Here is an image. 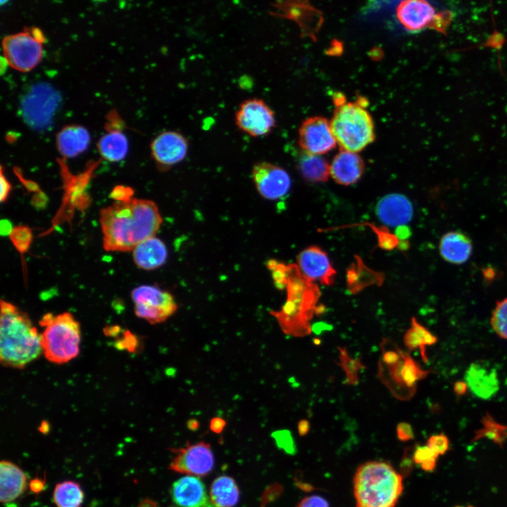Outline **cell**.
<instances>
[{
	"instance_id": "obj_1",
	"label": "cell",
	"mask_w": 507,
	"mask_h": 507,
	"mask_svg": "<svg viewBox=\"0 0 507 507\" xmlns=\"http://www.w3.org/2000/svg\"><path fill=\"white\" fill-rule=\"evenodd\" d=\"M100 223L106 251H130L154 237L162 218L154 201L132 198L102 208Z\"/></svg>"
},
{
	"instance_id": "obj_2",
	"label": "cell",
	"mask_w": 507,
	"mask_h": 507,
	"mask_svg": "<svg viewBox=\"0 0 507 507\" xmlns=\"http://www.w3.org/2000/svg\"><path fill=\"white\" fill-rule=\"evenodd\" d=\"M0 318L1 363L23 369L42 353L41 334L25 312L3 299Z\"/></svg>"
},
{
	"instance_id": "obj_3",
	"label": "cell",
	"mask_w": 507,
	"mask_h": 507,
	"mask_svg": "<svg viewBox=\"0 0 507 507\" xmlns=\"http://www.w3.org/2000/svg\"><path fill=\"white\" fill-rule=\"evenodd\" d=\"M287 298L280 311H271L283 332L303 337L311 332L317 301L320 296L318 287L306 278L297 265H286Z\"/></svg>"
},
{
	"instance_id": "obj_4",
	"label": "cell",
	"mask_w": 507,
	"mask_h": 507,
	"mask_svg": "<svg viewBox=\"0 0 507 507\" xmlns=\"http://www.w3.org/2000/svg\"><path fill=\"white\" fill-rule=\"evenodd\" d=\"M353 487L356 507H395L403 491L401 475L383 461L361 464Z\"/></svg>"
},
{
	"instance_id": "obj_5",
	"label": "cell",
	"mask_w": 507,
	"mask_h": 507,
	"mask_svg": "<svg viewBox=\"0 0 507 507\" xmlns=\"http://www.w3.org/2000/svg\"><path fill=\"white\" fill-rule=\"evenodd\" d=\"M330 123L342 150L356 153L375 139L372 117L361 103L337 101V108Z\"/></svg>"
},
{
	"instance_id": "obj_6",
	"label": "cell",
	"mask_w": 507,
	"mask_h": 507,
	"mask_svg": "<svg viewBox=\"0 0 507 507\" xmlns=\"http://www.w3.org/2000/svg\"><path fill=\"white\" fill-rule=\"evenodd\" d=\"M39 325L44 327L41 334L42 353L49 361L63 364L77 356L80 327L70 313L56 315L47 313L40 320Z\"/></svg>"
},
{
	"instance_id": "obj_7",
	"label": "cell",
	"mask_w": 507,
	"mask_h": 507,
	"mask_svg": "<svg viewBox=\"0 0 507 507\" xmlns=\"http://www.w3.org/2000/svg\"><path fill=\"white\" fill-rule=\"evenodd\" d=\"M45 37L39 28L28 27L6 36L2 41L4 56L9 66L21 72L33 69L41 61Z\"/></svg>"
},
{
	"instance_id": "obj_8",
	"label": "cell",
	"mask_w": 507,
	"mask_h": 507,
	"mask_svg": "<svg viewBox=\"0 0 507 507\" xmlns=\"http://www.w3.org/2000/svg\"><path fill=\"white\" fill-rule=\"evenodd\" d=\"M137 317L151 324L165 321L177 309L171 294L153 285H141L131 292Z\"/></svg>"
},
{
	"instance_id": "obj_9",
	"label": "cell",
	"mask_w": 507,
	"mask_h": 507,
	"mask_svg": "<svg viewBox=\"0 0 507 507\" xmlns=\"http://www.w3.org/2000/svg\"><path fill=\"white\" fill-rule=\"evenodd\" d=\"M58 103L56 92L47 84L34 86L24 97L22 114L26 122L35 128H44L51 119Z\"/></svg>"
},
{
	"instance_id": "obj_10",
	"label": "cell",
	"mask_w": 507,
	"mask_h": 507,
	"mask_svg": "<svg viewBox=\"0 0 507 507\" xmlns=\"http://www.w3.org/2000/svg\"><path fill=\"white\" fill-rule=\"evenodd\" d=\"M171 450L175 456L168 468L173 472L204 477L213 468L214 455L208 443L187 444L185 447Z\"/></svg>"
},
{
	"instance_id": "obj_11",
	"label": "cell",
	"mask_w": 507,
	"mask_h": 507,
	"mask_svg": "<svg viewBox=\"0 0 507 507\" xmlns=\"http://www.w3.org/2000/svg\"><path fill=\"white\" fill-rule=\"evenodd\" d=\"M235 123L249 135L262 137L272 131L276 121L273 111L263 100L252 98L240 104L235 113Z\"/></svg>"
},
{
	"instance_id": "obj_12",
	"label": "cell",
	"mask_w": 507,
	"mask_h": 507,
	"mask_svg": "<svg viewBox=\"0 0 507 507\" xmlns=\"http://www.w3.org/2000/svg\"><path fill=\"white\" fill-rule=\"evenodd\" d=\"M299 144L304 152L320 156L333 149L337 141L330 122L323 117L314 116L305 120L300 126Z\"/></svg>"
},
{
	"instance_id": "obj_13",
	"label": "cell",
	"mask_w": 507,
	"mask_h": 507,
	"mask_svg": "<svg viewBox=\"0 0 507 507\" xmlns=\"http://www.w3.org/2000/svg\"><path fill=\"white\" fill-rule=\"evenodd\" d=\"M252 175L259 194L270 200L284 197L291 187V179L288 173L280 166L260 162L254 165Z\"/></svg>"
},
{
	"instance_id": "obj_14",
	"label": "cell",
	"mask_w": 507,
	"mask_h": 507,
	"mask_svg": "<svg viewBox=\"0 0 507 507\" xmlns=\"http://www.w3.org/2000/svg\"><path fill=\"white\" fill-rule=\"evenodd\" d=\"M297 267L313 282L319 281L323 284L331 285L334 281L336 271L327 254L318 246H311L301 251Z\"/></svg>"
},
{
	"instance_id": "obj_15",
	"label": "cell",
	"mask_w": 507,
	"mask_h": 507,
	"mask_svg": "<svg viewBox=\"0 0 507 507\" xmlns=\"http://www.w3.org/2000/svg\"><path fill=\"white\" fill-rule=\"evenodd\" d=\"M170 494L172 507H210L206 486L196 476L186 475L175 481Z\"/></svg>"
},
{
	"instance_id": "obj_16",
	"label": "cell",
	"mask_w": 507,
	"mask_h": 507,
	"mask_svg": "<svg viewBox=\"0 0 507 507\" xmlns=\"http://www.w3.org/2000/svg\"><path fill=\"white\" fill-rule=\"evenodd\" d=\"M123 122L115 111L108 115L106 133L99 140L97 148L101 157L111 162L123 160L128 151V142L122 131Z\"/></svg>"
},
{
	"instance_id": "obj_17",
	"label": "cell",
	"mask_w": 507,
	"mask_h": 507,
	"mask_svg": "<svg viewBox=\"0 0 507 507\" xmlns=\"http://www.w3.org/2000/svg\"><path fill=\"white\" fill-rule=\"evenodd\" d=\"M151 150L155 161L163 165H173L182 161L187 156L188 142L176 131H165L157 135L151 142Z\"/></svg>"
},
{
	"instance_id": "obj_18",
	"label": "cell",
	"mask_w": 507,
	"mask_h": 507,
	"mask_svg": "<svg viewBox=\"0 0 507 507\" xmlns=\"http://www.w3.org/2000/svg\"><path fill=\"white\" fill-rule=\"evenodd\" d=\"M437 15L434 6L423 0L403 1L396 8L397 19L411 32L432 27Z\"/></svg>"
},
{
	"instance_id": "obj_19",
	"label": "cell",
	"mask_w": 507,
	"mask_h": 507,
	"mask_svg": "<svg viewBox=\"0 0 507 507\" xmlns=\"http://www.w3.org/2000/svg\"><path fill=\"white\" fill-rule=\"evenodd\" d=\"M378 219L389 226H403L411 220L413 208L411 201L401 194H389L379 200L375 207Z\"/></svg>"
},
{
	"instance_id": "obj_20",
	"label": "cell",
	"mask_w": 507,
	"mask_h": 507,
	"mask_svg": "<svg viewBox=\"0 0 507 507\" xmlns=\"http://www.w3.org/2000/svg\"><path fill=\"white\" fill-rule=\"evenodd\" d=\"M468 388L473 394L482 399H489L499 389L496 371L484 363H472L465 374Z\"/></svg>"
},
{
	"instance_id": "obj_21",
	"label": "cell",
	"mask_w": 507,
	"mask_h": 507,
	"mask_svg": "<svg viewBox=\"0 0 507 507\" xmlns=\"http://www.w3.org/2000/svg\"><path fill=\"white\" fill-rule=\"evenodd\" d=\"M330 170V176L337 183L350 185L361 179L365 165L356 153L342 150L334 157Z\"/></svg>"
},
{
	"instance_id": "obj_22",
	"label": "cell",
	"mask_w": 507,
	"mask_h": 507,
	"mask_svg": "<svg viewBox=\"0 0 507 507\" xmlns=\"http://www.w3.org/2000/svg\"><path fill=\"white\" fill-rule=\"evenodd\" d=\"M1 503L8 504L18 499L26 490L27 477L16 464L8 461L0 463Z\"/></svg>"
},
{
	"instance_id": "obj_23",
	"label": "cell",
	"mask_w": 507,
	"mask_h": 507,
	"mask_svg": "<svg viewBox=\"0 0 507 507\" xmlns=\"http://www.w3.org/2000/svg\"><path fill=\"white\" fill-rule=\"evenodd\" d=\"M89 142L90 134L81 125H66L56 135L57 149L65 158H74L83 153L88 148Z\"/></svg>"
},
{
	"instance_id": "obj_24",
	"label": "cell",
	"mask_w": 507,
	"mask_h": 507,
	"mask_svg": "<svg viewBox=\"0 0 507 507\" xmlns=\"http://www.w3.org/2000/svg\"><path fill=\"white\" fill-rule=\"evenodd\" d=\"M132 256L134 263L139 268L151 270L165 263L168 251L163 241L153 237L136 246L132 250Z\"/></svg>"
},
{
	"instance_id": "obj_25",
	"label": "cell",
	"mask_w": 507,
	"mask_h": 507,
	"mask_svg": "<svg viewBox=\"0 0 507 507\" xmlns=\"http://www.w3.org/2000/svg\"><path fill=\"white\" fill-rule=\"evenodd\" d=\"M472 250V244L470 238L458 231L446 233L439 242L440 255L445 261L453 264L466 262Z\"/></svg>"
},
{
	"instance_id": "obj_26",
	"label": "cell",
	"mask_w": 507,
	"mask_h": 507,
	"mask_svg": "<svg viewBox=\"0 0 507 507\" xmlns=\"http://www.w3.org/2000/svg\"><path fill=\"white\" fill-rule=\"evenodd\" d=\"M239 499V490L235 480L227 475L216 477L209 492L210 507H234Z\"/></svg>"
},
{
	"instance_id": "obj_27",
	"label": "cell",
	"mask_w": 507,
	"mask_h": 507,
	"mask_svg": "<svg viewBox=\"0 0 507 507\" xmlns=\"http://www.w3.org/2000/svg\"><path fill=\"white\" fill-rule=\"evenodd\" d=\"M330 164L320 155L304 152L299 160V169L306 180L323 182L330 176Z\"/></svg>"
},
{
	"instance_id": "obj_28",
	"label": "cell",
	"mask_w": 507,
	"mask_h": 507,
	"mask_svg": "<svg viewBox=\"0 0 507 507\" xmlns=\"http://www.w3.org/2000/svg\"><path fill=\"white\" fill-rule=\"evenodd\" d=\"M411 324V327L405 333L404 344L409 351L419 349L422 359L426 363L427 361L425 353L426 346L435 344L437 339L415 318H412Z\"/></svg>"
},
{
	"instance_id": "obj_29",
	"label": "cell",
	"mask_w": 507,
	"mask_h": 507,
	"mask_svg": "<svg viewBox=\"0 0 507 507\" xmlns=\"http://www.w3.org/2000/svg\"><path fill=\"white\" fill-rule=\"evenodd\" d=\"M84 494L79 483L65 480L56 484L53 501L56 507H81Z\"/></svg>"
},
{
	"instance_id": "obj_30",
	"label": "cell",
	"mask_w": 507,
	"mask_h": 507,
	"mask_svg": "<svg viewBox=\"0 0 507 507\" xmlns=\"http://www.w3.org/2000/svg\"><path fill=\"white\" fill-rule=\"evenodd\" d=\"M481 423L482 427L475 432L472 442L486 438L503 448L507 441V425L496 422L488 413L482 417Z\"/></svg>"
},
{
	"instance_id": "obj_31",
	"label": "cell",
	"mask_w": 507,
	"mask_h": 507,
	"mask_svg": "<svg viewBox=\"0 0 507 507\" xmlns=\"http://www.w3.org/2000/svg\"><path fill=\"white\" fill-rule=\"evenodd\" d=\"M428 374V370H423L408 353H405L401 376L403 384L411 396L415 392L416 383Z\"/></svg>"
},
{
	"instance_id": "obj_32",
	"label": "cell",
	"mask_w": 507,
	"mask_h": 507,
	"mask_svg": "<svg viewBox=\"0 0 507 507\" xmlns=\"http://www.w3.org/2000/svg\"><path fill=\"white\" fill-rule=\"evenodd\" d=\"M341 365L346 373V382L349 384H356L358 382V373L365 368L360 358L355 359L349 356L346 349L339 348Z\"/></svg>"
},
{
	"instance_id": "obj_33",
	"label": "cell",
	"mask_w": 507,
	"mask_h": 507,
	"mask_svg": "<svg viewBox=\"0 0 507 507\" xmlns=\"http://www.w3.org/2000/svg\"><path fill=\"white\" fill-rule=\"evenodd\" d=\"M490 323L494 332L507 339V298L496 303Z\"/></svg>"
},
{
	"instance_id": "obj_34",
	"label": "cell",
	"mask_w": 507,
	"mask_h": 507,
	"mask_svg": "<svg viewBox=\"0 0 507 507\" xmlns=\"http://www.w3.org/2000/svg\"><path fill=\"white\" fill-rule=\"evenodd\" d=\"M9 237L17 251L25 254L30 249L33 234L32 230L27 226L18 225L12 229Z\"/></svg>"
},
{
	"instance_id": "obj_35",
	"label": "cell",
	"mask_w": 507,
	"mask_h": 507,
	"mask_svg": "<svg viewBox=\"0 0 507 507\" xmlns=\"http://www.w3.org/2000/svg\"><path fill=\"white\" fill-rule=\"evenodd\" d=\"M438 455L427 445L418 446L413 454V462L426 472H432L437 465Z\"/></svg>"
},
{
	"instance_id": "obj_36",
	"label": "cell",
	"mask_w": 507,
	"mask_h": 507,
	"mask_svg": "<svg viewBox=\"0 0 507 507\" xmlns=\"http://www.w3.org/2000/svg\"><path fill=\"white\" fill-rule=\"evenodd\" d=\"M426 445L438 456H442L449 450L450 441L445 434L440 433L431 435Z\"/></svg>"
},
{
	"instance_id": "obj_37",
	"label": "cell",
	"mask_w": 507,
	"mask_h": 507,
	"mask_svg": "<svg viewBox=\"0 0 507 507\" xmlns=\"http://www.w3.org/2000/svg\"><path fill=\"white\" fill-rule=\"evenodd\" d=\"M382 348V361L384 365L390 366L396 364L401 359L403 351L397 346H395L394 349L390 348L389 349H387L384 346Z\"/></svg>"
},
{
	"instance_id": "obj_38",
	"label": "cell",
	"mask_w": 507,
	"mask_h": 507,
	"mask_svg": "<svg viewBox=\"0 0 507 507\" xmlns=\"http://www.w3.org/2000/svg\"><path fill=\"white\" fill-rule=\"evenodd\" d=\"M277 444L287 451L293 450V439L291 434L287 430H280L273 433Z\"/></svg>"
},
{
	"instance_id": "obj_39",
	"label": "cell",
	"mask_w": 507,
	"mask_h": 507,
	"mask_svg": "<svg viewBox=\"0 0 507 507\" xmlns=\"http://www.w3.org/2000/svg\"><path fill=\"white\" fill-rule=\"evenodd\" d=\"M133 189L127 186L118 185L113 188L110 197L118 202L127 201L132 198Z\"/></svg>"
},
{
	"instance_id": "obj_40",
	"label": "cell",
	"mask_w": 507,
	"mask_h": 507,
	"mask_svg": "<svg viewBox=\"0 0 507 507\" xmlns=\"http://www.w3.org/2000/svg\"><path fill=\"white\" fill-rule=\"evenodd\" d=\"M296 507H330V505L323 496L311 495L303 498Z\"/></svg>"
},
{
	"instance_id": "obj_41",
	"label": "cell",
	"mask_w": 507,
	"mask_h": 507,
	"mask_svg": "<svg viewBox=\"0 0 507 507\" xmlns=\"http://www.w3.org/2000/svg\"><path fill=\"white\" fill-rule=\"evenodd\" d=\"M396 434L399 440L407 442L414 438V432L411 425L405 422L399 423L396 427Z\"/></svg>"
},
{
	"instance_id": "obj_42",
	"label": "cell",
	"mask_w": 507,
	"mask_h": 507,
	"mask_svg": "<svg viewBox=\"0 0 507 507\" xmlns=\"http://www.w3.org/2000/svg\"><path fill=\"white\" fill-rule=\"evenodd\" d=\"M30 490L35 494L36 495L39 494L46 488V477L45 475L43 477L36 476L35 478L30 480L28 483Z\"/></svg>"
},
{
	"instance_id": "obj_43",
	"label": "cell",
	"mask_w": 507,
	"mask_h": 507,
	"mask_svg": "<svg viewBox=\"0 0 507 507\" xmlns=\"http://www.w3.org/2000/svg\"><path fill=\"white\" fill-rule=\"evenodd\" d=\"M1 195L0 199L1 203L6 201L11 189V185L3 173V168H1Z\"/></svg>"
},
{
	"instance_id": "obj_44",
	"label": "cell",
	"mask_w": 507,
	"mask_h": 507,
	"mask_svg": "<svg viewBox=\"0 0 507 507\" xmlns=\"http://www.w3.org/2000/svg\"><path fill=\"white\" fill-rule=\"evenodd\" d=\"M225 425L226 423L223 418L215 417L211 421L210 428L213 432L219 434L223 431Z\"/></svg>"
},
{
	"instance_id": "obj_45",
	"label": "cell",
	"mask_w": 507,
	"mask_h": 507,
	"mask_svg": "<svg viewBox=\"0 0 507 507\" xmlns=\"http://www.w3.org/2000/svg\"><path fill=\"white\" fill-rule=\"evenodd\" d=\"M332 326L325 322H318L311 326V332L315 334H320L324 331L331 330Z\"/></svg>"
},
{
	"instance_id": "obj_46",
	"label": "cell",
	"mask_w": 507,
	"mask_h": 507,
	"mask_svg": "<svg viewBox=\"0 0 507 507\" xmlns=\"http://www.w3.org/2000/svg\"><path fill=\"white\" fill-rule=\"evenodd\" d=\"M309 422L306 420H301L298 423V431L301 435L306 434L309 430Z\"/></svg>"
},
{
	"instance_id": "obj_47",
	"label": "cell",
	"mask_w": 507,
	"mask_h": 507,
	"mask_svg": "<svg viewBox=\"0 0 507 507\" xmlns=\"http://www.w3.org/2000/svg\"><path fill=\"white\" fill-rule=\"evenodd\" d=\"M468 389V386L465 382H457L454 385V391L458 395L464 394Z\"/></svg>"
},
{
	"instance_id": "obj_48",
	"label": "cell",
	"mask_w": 507,
	"mask_h": 507,
	"mask_svg": "<svg viewBox=\"0 0 507 507\" xmlns=\"http://www.w3.org/2000/svg\"><path fill=\"white\" fill-rule=\"evenodd\" d=\"M5 227L4 230H1V232L2 234H10L12 229L11 223L7 220H2L1 222V229Z\"/></svg>"
},
{
	"instance_id": "obj_49",
	"label": "cell",
	"mask_w": 507,
	"mask_h": 507,
	"mask_svg": "<svg viewBox=\"0 0 507 507\" xmlns=\"http://www.w3.org/2000/svg\"><path fill=\"white\" fill-rule=\"evenodd\" d=\"M187 426L190 430L195 431L199 429V423L196 419H190L187 421Z\"/></svg>"
},
{
	"instance_id": "obj_50",
	"label": "cell",
	"mask_w": 507,
	"mask_h": 507,
	"mask_svg": "<svg viewBox=\"0 0 507 507\" xmlns=\"http://www.w3.org/2000/svg\"><path fill=\"white\" fill-rule=\"evenodd\" d=\"M49 430V424L46 421H43L39 427V431L44 434H47Z\"/></svg>"
},
{
	"instance_id": "obj_51",
	"label": "cell",
	"mask_w": 507,
	"mask_h": 507,
	"mask_svg": "<svg viewBox=\"0 0 507 507\" xmlns=\"http://www.w3.org/2000/svg\"><path fill=\"white\" fill-rule=\"evenodd\" d=\"M138 507H156V505L151 500L144 499L140 502Z\"/></svg>"
},
{
	"instance_id": "obj_52",
	"label": "cell",
	"mask_w": 507,
	"mask_h": 507,
	"mask_svg": "<svg viewBox=\"0 0 507 507\" xmlns=\"http://www.w3.org/2000/svg\"><path fill=\"white\" fill-rule=\"evenodd\" d=\"M326 312V307L323 304H318L315 308L314 313L320 316Z\"/></svg>"
},
{
	"instance_id": "obj_53",
	"label": "cell",
	"mask_w": 507,
	"mask_h": 507,
	"mask_svg": "<svg viewBox=\"0 0 507 507\" xmlns=\"http://www.w3.org/2000/svg\"><path fill=\"white\" fill-rule=\"evenodd\" d=\"M313 342H314V344H316V345L320 344V342H321V341H320L319 339H318V338H315V339L313 340Z\"/></svg>"
},
{
	"instance_id": "obj_54",
	"label": "cell",
	"mask_w": 507,
	"mask_h": 507,
	"mask_svg": "<svg viewBox=\"0 0 507 507\" xmlns=\"http://www.w3.org/2000/svg\"><path fill=\"white\" fill-rule=\"evenodd\" d=\"M453 507H463V506H460V505H456V506H453Z\"/></svg>"
},
{
	"instance_id": "obj_55",
	"label": "cell",
	"mask_w": 507,
	"mask_h": 507,
	"mask_svg": "<svg viewBox=\"0 0 507 507\" xmlns=\"http://www.w3.org/2000/svg\"><path fill=\"white\" fill-rule=\"evenodd\" d=\"M467 507H474L473 506L468 505Z\"/></svg>"
}]
</instances>
